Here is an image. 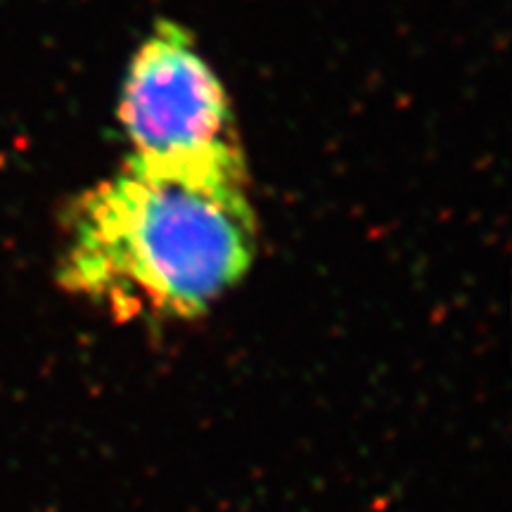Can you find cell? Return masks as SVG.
<instances>
[{
    "instance_id": "obj_1",
    "label": "cell",
    "mask_w": 512,
    "mask_h": 512,
    "mask_svg": "<svg viewBox=\"0 0 512 512\" xmlns=\"http://www.w3.org/2000/svg\"><path fill=\"white\" fill-rule=\"evenodd\" d=\"M254 249L242 152L131 157L69 211L60 283L117 316L195 318L245 278Z\"/></svg>"
},
{
    "instance_id": "obj_2",
    "label": "cell",
    "mask_w": 512,
    "mask_h": 512,
    "mask_svg": "<svg viewBox=\"0 0 512 512\" xmlns=\"http://www.w3.org/2000/svg\"><path fill=\"white\" fill-rule=\"evenodd\" d=\"M119 121L133 159L143 162H202L240 152L221 81L188 31L171 22H159L133 55Z\"/></svg>"
}]
</instances>
